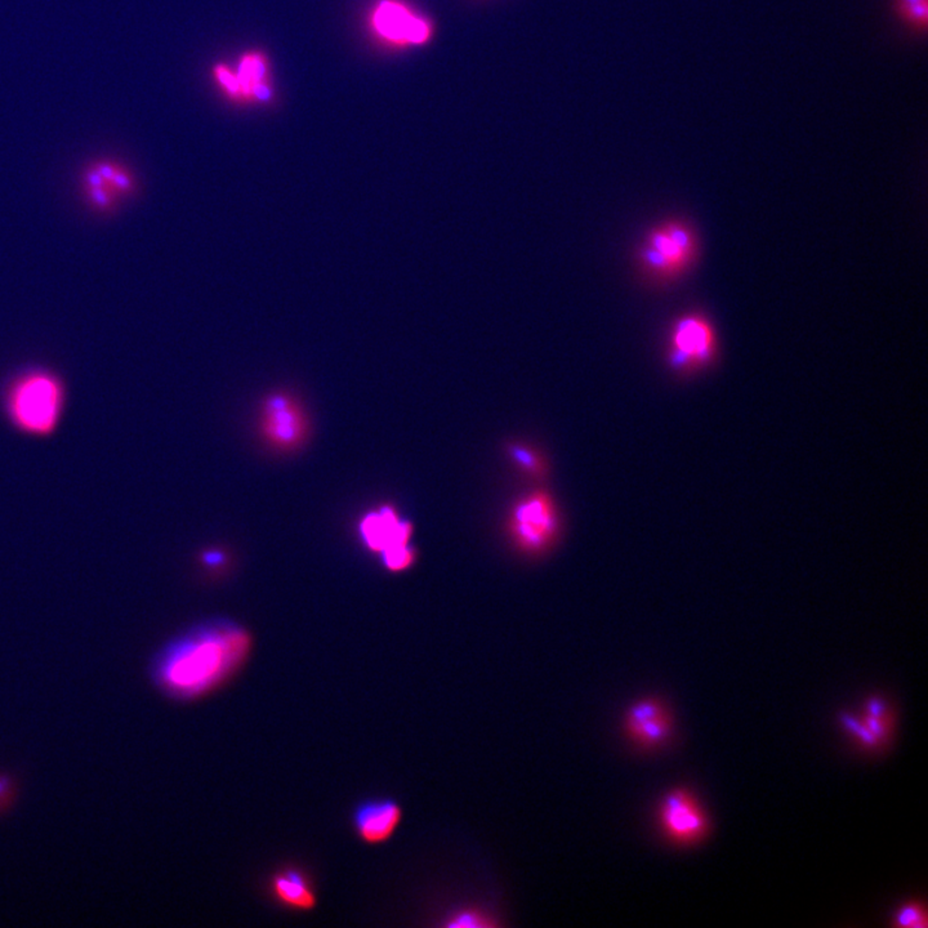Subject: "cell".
Segmentation results:
<instances>
[{
	"label": "cell",
	"mask_w": 928,
	"mask_h": 928,
	"mask_svg": "<svg viewBox=\"0 0 928 928\" xmlns=\"http://www.w3.org/2000/svg\"><path fill=\"white\" fill-rule=\"evenodd\" d=\"M253 648L245 627L213 619L168 642L152 662L156 686L177 701H195L230 680Z\"/></svg>",
	"instance_id": "cell-1"
},
{
	"label": "cell",
	"mask_w": 928,
	"mask_h": 928,
	"mask_svg": "<svg viewBox=\"0 0 928 928\" xmlns=\"http://www.w3.org/2000/svg\"><path fill=\"white\" fill-rule=\"evenodd\" d=\"M64 381L47 369H32L11 381L3 396L5 416L17 431L32 437H50L64 416Z\"/></svg>",
	"instance_id": "cell-2"
},
{
	"label": "cell",
	"mask_w": 928,
	"mask_h": 928,
	"mask_svg": "<svg viewBox=\"0 0 928 928\" xmlns=\"http://www.w3.org/2000/svg\"><path fill=\"white\" fill-rule=\"evenodd\" d=\"M561 518L557 504L547 492H528L516 501L507 519V534L519 552L546 555L557 543Z\"/></svg>",
	"instance_id": "cell-3"
},
{
	"label": "cell",
	"mask_w": 928,
	"mask_h": 928,
	"mask_svg": "<svg viewBox=\"0 0 928 928\" xmlns=\"http://www.w3.org/2000/svg\"><path fill=\"white\" fill-rule=\"evenodd\" d=\"M308 411L289 392L270 393L261 402L258 432L264 444L281 455L299 452L311 434Z\"/></svg>",
	"instance_id": "cell-4"
},
{
	"label": "cell",
	"mask_w": 928,
	"mask_h": 928,
	"mask_svg": "<svg viewBox=\"0 0 928 928\" xmlns=\"http://www.w3.org/2000/svg\"><path fill=\"white\" fill-rule=\"evenodd\" d=\"M80 195L87 208L97 216L115 215L138 190L136 174L116 161L101 158L83 168L79 179Z\"/></svg>",
	"instance_id": "cell-5"
},
{
	"label": "cell",
	"mask_w": 928,
	"mask_h": 928,
	"mask_svg": "<svg viewBox=\"0 0 928 928\" xmlns=\"http://www.w3.org/2000/svg\"><path fill=\"white\" fill-rule=\"evenodd\" d=\"M660 828L677 845H695L707 836L710 822L701 804L687 789L666 793L657 811Z\"/></svg>",
	"instance_id": "cell-6"
},
{
	"label": "cell",
	"mask_w": 928,
	"mask_h": 928,
	"mask_svg": "<svg viewBox=\"0 0 928 928\" xmlns=\"http://www.w3.org/2000/svg\"><path fill=\"white\" fill-rule=\"evenodd\" d=\"M623 730L630 743L642 749H656L671 738L674 719L659 699H639L624 714Z\"/></svg>",
	"instance_id": "cell-7"
},
{
	"label": "cell",
	"mask_w": 928,
	"mask_h": 928,
	"mask_svg": "<svg viewBox=\"0 0 928 928\" xmlns=\"http://www.w3.org/2000/svg\"><path fill=\"white\" fill-rule=\"evenodd\" d=\"M400 804L392 798H369L353 811L354 832L365 845H383L402 822Z\"/></svg>",
	"instance_id": "cell-8"
},
{
	"label": "cell",
	"mask_w": 928,
	"mask_h": 928,
	"mask_svg": "<svg viewBox=\"0 0 928 928\" xmlns=\"http://www.w3.org/2000/svg\"><path fill=\"white\" fill-rule=\"evenodd\" d=\"M413 524L402 519L395 507H380L366 513L359 524V534L369 551L382 555L396 547L411 545Z\"/></svg>",
	"instance_id": "cell-9"
},
{
	"label": "cell",
	"mask_w": 928,
	"mask_h": 928,
	"mask_svg": "<svg viewBox=\"0 0 928 928\" xmlns=\"http://www.w3.org/2000/svg\"><path fill=\"white\" fill-rule=\"evenodd\" d=\"M373 28L381 37L400 44L425 43L431 34L426 21L414 16L405 5L395 0H383L375 8Z\"/></svg>",
	"instance_id": "cell-10"
},
{
	"label": "cell",
	"mask_w": 928,
	"mask_h": 928,
	"mask_svg": "<svg viewBox=\"0 0 928 928\" xmlns=\"http://www.w3.org/2000/svg\"><path fill=\"white\" fill-rule=\"evenodd\" d=\"M270 891L281 906L297 912H311L319 903L314 886L299 868H284L273 874Z\"/></svg>",
	"instance_id": "cell-11"
},
{
	"label": "cell",
	"mask_w": 928,
	"mask_h": 928,
	"mask_svg": "<svg viewBox=\"0 0 928 928\" xmlns=\"http://www.w3.org/2000/svg\"><path fill=\"white\" fill-rule=\"evenodd\" d=\"M692 251V237L684 228L672 226L659 230L650 237L647 260L657 270L677 269Z\"/></svg>",
	"instance_id": "cell-12"
},
{
	"label": "cell",
	"mask_w": 928,
	"mask_h": 928,
	"mask_svg": "<svg viewBox=\"0 0 928 928\" xmlns=\"http://www.w3.org/2000/svg\"><path fill=\"white\" fill-rule=\"evenodd\" d=\"M269 64L260 53H248L243 57L237 68L236 78L239 82V96L248 100L266 102L271 98L272 91L269 84Z\"/></svg>",
	"instance_id": "cell-13"
},
{
	"label": "cell",
	"mask_w": 928,
	"mask_h": 928,
	"mask_svg": "<svg viewBox=\"0 0 928 928\" xmlns=\"http://www.w3.org/2000/svg\"><path fill=\"white\" fill-rule=\"evenodd\" d=\"M675 345L678 360L707 359L712 353L711 330L695 317L684 319L675 329Z\"/></svg>",
	"instance_id": "cell-14"
},
{
	"label": "cell",
	"mask_w": 928,
	"mask_h": 928,
	"mask_svg": "<svg viewBox=\"0 0 928 928\" xmlns=\"http://www.w3.org/2000/svg\"><path fill=\"white\" fill-rule=\"evenodd\" d=\"M506 450L510 462L531 479H543L548 473L546 456L537 447L524 443H510L507 444Z\"/></svg>",
	"instance_id": "cell-15"
},
{
	"label": "cell",
	"mask_w": 928,
	"mask_h": 928,
	"mask_svg": "<svg viewBox=\"0 0 928 928\" xmlns=\"http://www.w3.org/2000/svg\"><path fill=\"white\" fill-rule=\"evenodd\" d=\"M861 720L881 746L887 743L894 725V717L888 710L887 703L879 696L868 699Z\"/></svg>",
	"instance_id": "cell-16"
},
{
	"label": "cell",
	"mask_w": 928,
	"mask_h": 928,
	"mask_svg": "<svg viewBox=\"0 0 928 928\" xmlns=\"http://www.w3.org/2000/svg\"><path fill=\"white\" fill-rule=\"evenodd\" d=\"M927 910L918 901H909L897 908L892 915L891 926L895 928H926Z\"/></svg>",
	"instance_id": "cell-17"
},
{
	"label": "cell",
	"mask_w": 928,
	"mask_h": 928,
	"mask_svg": "<svg viewBox=\"0 0 928 928\" xmlns=\"http://www.w3.org/2000/svg\"><path fill=\"white\" fill-rule=\"evenodd\" d=\"M896 12L901 20L913 29L924 32L928 23V0H896Z\"/></svg>",
	"instance_id": "cell-18"
},
{
	"label": "cell",
	"mask_w": 928,
	"mask_h": 928,
	"mask_svg": "<svg viewBox=\"0 0 928 928\" xmlns=\"http://www.w3.org/2000/svg\"><path fill=\"white\" fill-rule=\"evenodd\" d=\"M380 556L384 569L391 573L405 572L410 569L417 560V551L413 545L396 547Z\"/></svg>",
	"instance_id": "cell-19"
},
{
	"label": "cell",
	"mask_w": 928,
	"mask_h": 928,
	"mask_svg": "<svg viewBox=\"0 0 928 928\" xmlns=\"http://www.w3.org/2000/svg\"><path fill=\"white\" fill-rule=\"evenodd\" d=\"M840 721L846 731L865 749H878L881 747L878 740L873 737L872 732L864 725L863 720L856 719L849 713H843L841 714Z\"/></svg>",
	"instance_id": "cell-20"
},
{
	"label": "cell",
	"mask_w": 928,
	"mask_h": 928,
	"mask_svg": "<svg viewBox=\"0 0 928 928\" xmlns=\"http://www.w3.org/2000/svg\"><path fill=\"white\" fill-rule=\"evenodd\" d=\"M488 915L477 909H462L453 913L447 917L444 923L446 927L455 928H480L494 926V922L489 921Z\"/></svg>",
	"instance_id": "cell-21"
},
{
	"label": "cell",
	"mask_w": 928,
	"mask_h": 928,
	"mask_svg": "<svg viewBox=\"0 0 928 928\" xmlns=\"http://www.w3.org/2000/svg\"><path fill=\"white\" fill-rule=\"evenodd\" d=\"M216 78H217L219 84H221V86L224 87L230 95L239 96V82H237L235 73L228 70L225 66H218V68L216 69Z\"/></svg>",
	"instance_id": "cell-22"
},
{
	"label": "cell",
	"mask_w": 928,
	"mask_h": 928,
	"mask_svg": "<svg viewBox=\"0 0 928 928\" xmlns=\"http://www.w3.org/2000/svg\"><path fill=\"white\" fill-rule=\"evenodd\" d=\"M201 558H203L206 566L212 567L221 566L226 561V556L222 554L221 551H206Z\"/></svg>",
	"instance_id": "cell-23"
},
{
	"label": "cell",
	"mask_w": 928,
	"mask_h": 928,
	"mask_svg": "<svg viewBox=\"0 0 928 928\" xmlns=\"http://www.w3.org/2000/svg\"><path fill=\"white\" fill-rule=\"evenodd\" d=\"M5 788H7V784L3 782V780H0V795H2L3 793H5Z\"/></svg>",
	"instance_id": "cell-24"
}]
</instances>
